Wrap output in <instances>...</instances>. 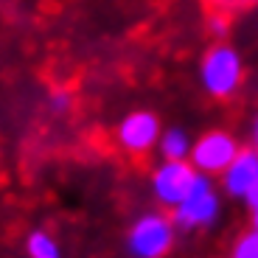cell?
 Listing matches in <instances>:
<instances>
[{
	"mask_svg": "<svg viewBox=\"0 0 258 258\" xmlns=\"http://www.w3.org/2000/svg\"><path fill=\"white\" fill-rule=\"evenodd\" d=\"M241 79H244V62L236 48L227 42H216L213 48H208L200 62V82L208 96L230 98L241 87Z\"/></svg>",
	"mask_w": 258,
	"mask_h": 258,
	"instance_id": "obj_1",
	"label": "cell"
},
{
	"mask_svg": "<svg viewBox=\"0 0 258 258\" xmlns=\"http://www.w3.org/2000/svg\"><path fill=\"white\" fill-rule=\"evenodd\" d=\"M239 152H241V146L230 132L213 129V132H205L200 141H194L188 163H191L200 174H222Z\"/></svg>",
	"mask_w": 258,
	"mask_h": 258,
	"instance_id": "obj_2",
	"label": "cell"
},
{
	"mask_svg": "<svg viewBox=\"0 0 258 258\" xmlns=\"http://www.w3.org/2000/svg\"><path fill=\"white\" fill-rule=\"evenodd\" d=\"M171 239H174V225L160 213H149L141 216L129 230V250L135 258H160L168 252Z\"/></svg>",
	"mask_w": 258,
	"mask_h": 258,
	"instance_id": "obj_3",
	"label": "cell"
},
{
	"mask_svg": "<svg viewBox=\"0 0 258 258\" xmlns=\"http://www.w3.org/2000/svg\"><path fill=\"white\" fill-rule=\"evenodd\" d=\"M197 177H200V171L188 160H163V166H157L155 177H152L155 197L163 205L177 208L188 197V191L197 182Z\"/></svg>",
	"mask_w": 258,
	"mask_h": 258,
	"instance_id": "obj_4",
	"label": "cell"
},
{
	"mask_svg": "<svg viewBox=\"0 0 258 258\" xmlns=\"http://www.w3.org/2000/svg\"><path fill=\"white\" fill-rule=\"evenodd\" d=\"M219 211V197L213 191L208 174H200L197 182L191 185L188 197L174 208V222L180 227H200V225H211L216 219Z\"/></svg>",
	"mask_w": 258,
	"mask_h": 258,
	"instance_id": "obj_5",
	"label": "cell"
},
{
	"mask_svg": "<svg viewBox=\"0 0 258 258\" xmlns=\"http://www.w3.org/2000/svg\"><path fill=\"white\" fill-rule=\"evenodd\" d=\"M160 121H157L155 112L149 110H135L123 115V121L118 123L115 129V138L126 152L132 155H143L149 149H155L157 141H160Z\"/></svg>",
	"mask_w": 258,
	"mask_h": 258,
	"instance_id": "obj_6",
	"label": "cell"
},
{
	"mask_svg": "<svg viewBox=\"0 0 258 258\" xmlns=\"http://www.w3.org/2000/svg\"><path fill=\"white\" fill-rule=\"evenodd\" d=\"M225 177V188L230 197H241L244 200L247 191L255 185L258 180V149H241L239 155L233 157V163L222 171Z\"/></svg>",
	"mask_w": 258,
	"mask_h": 258,
	"instance_id": "obj_7",
	"label": "cell"
},
{
	"mask_svg": "<svg viewBox=\"0 0 258 258\" xmlns=\"http://www.w3.org/2000/svg\"><path fill=\"white\" fill-rule=\"evenodd\" d=\"M191 138H188L185 129L171 126L166 132H160V141H157V149H160L163 160H188L191 155Z\"/></svg>",
	"mask_w": 258,
	"mask_h": 258,
	"instance_id": "obj_8",
	"label": "cell"
},
{
	"mask_svg": "<svg viewBox=\"0 0 258 258\" xmlns=\"http://www.w3.org/2000/svg\"><path fill=\"white\" fill-rule=\"evenodd\" d=\"M26 250H28V258H62L56 239L45 230H34L26 239Z\"/></svg>",
	"mask_w": 258,
	"mask_h": 258,
	"instance_id": "obj_9",
	"label": "cell"
},
{
	"mask_svg": "<svg viewBox=\"0 0 258 258\" xmlns=\"http://www.w3.org/2000/svg\"><path fill=\"white\" fill-rule=\"evenodd\" d=\"M233 258H258V230L244 233L236 247H233Z\"/></svg>",
	"mask_w": 258,
	"mask_h": 258,
	"instance_id": "obj_10",
	"label": "cell"
},
{
	"mask_svg": "<svg viewBox=\"0 0 258 258\" xmlns=\"http://www.w3.org/2000/svg\"><path fill=\"white\" fill-rule=\"evenodd\" d=\"M51 110L53 112H68L71 110V96H68V93L64 90H56V93H51Z\"/></svg>",
	"mask_w": 258,
	"mask_h": 258,
	"instance_id": "obj_11",
	"label": "cell"
},
{
	"mask_svg": "<svg viewBox=\"0 0 258 258\" xmlns=\"http://www.w3.org/2000/svg\"><path fill=\"white\" fill-rule=\"evenodd\" d=\"M211 31L216 34V37H222V34L227 31V20H222L219 14H213V17H211Z\"/></svg>",
	"mask_w": 258,
	"mask_h": 258,
	"instance_id": "obj_12",
	"label": "cell"
},
{
	"mask_svg": "<svg viewBox=\"0 0 258 258\" xmlns=\"http://www.w3.org/2000/svg\"><path fill=\"white\" fill-rule=\"evenodd\" d=\"M244 200H247V205H258V180H255V185H252L250 188V191H247V197H244Z\"/></svg>",
	"mask_w": 258,
	"mask_h": 258,
	"instance_id": "obj_13",
	"label": "cell"
},
{
	"mask_svg": "<svg viewBox=\"0 0 258 258\" xmlns=\"http://www.w3.org/2000/svg\"><path fill=\"white\" fill-rule=\"evenodd\" d=\"M252 230H258V205H252Z\"/></svg>",
	"mask_w": 258,
	"mask_h": 258,
	"instance_id": "obj_14",
	"label": "cell"
},
{
	"mask_svg": "<svg viewBox=\"0 0 258 258\" xmlns=\"http://www.w3.org/2000/svg\"><path fill=\"white\" fill-rule=\"evenodd\" d=\"M252 141H255V149H258V118H255V123H252Z\"/></svg>",
	"mask_w": 258,
	"mask_h": 258,
	"instance_id": "obj_15",
	"label": "cell"
}]
</instances>
